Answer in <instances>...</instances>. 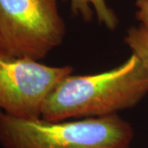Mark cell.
Segmentation results:
<instances>
[{
    "instance_id": "52a82bcc",
    "label": "cell",
    "mask_w": 148,
    "mask_h": 148,
    "mask_svg": "<svg viewBox=\"0 0 148 148\" xmlns=\"http://www.w3.org/2000/svg\"><path fill=\"white\" fill-rule=\"evenodd\" d=\"M136 7L138 10L135 16L144 26L148 27V0H137Z\"/></svg>"
},
{
    "instance_id": "ba28073f",
    "label": "cell",
    "mask_w": 148,
    "mask_h": 148,
    "mask_svg": "<svg viewBox=\"0 0 148 148\" xmlns=\"http://www.w3.org/2000/svg\"><path fill=\"white\" fill-rule=\"evenodd\" d=\"M0 53H2V48H1V42H0Z\"/></svg>"
},
{
    "instance_id": "6da1fadb",
    "label": "cell",
    "mask_w": 148,
    "mask_h": 148,
    "mask_svg": "<svg viewBox=\"0 0 148 148\" xmlns=\"http://www.w3.org/2000/svg\"><path fill=\"white\" fill-rule=\"evenodd\" d=\"M148 94V73L132 54L116 68L69 75L49 95L41 118L50 122L112 115L137 106Z\"/></svg>"
},
{
    "instance_id": "277c9868",
    "label": "cell",
    "mask_w": 148,
    "mask_h": 148,
    "mask_svg": "<svg viewBox=\"0 0 148 148\" xmlns=\"http://www.w3.org/2000/svg\"><path fill=\"white\" fill-rule=\"evenodd\" d=\"M73 71L70 66L0 53V110L20 119H40L49 95Z\"/></svg>"
},
{
    "instance_id": "5b68a950",
    "label": "cell",
    "mask_w": 148,
    "mask_h": 148,
    "mask_svg": "<svg viewBox=\"0 0 148 148\" xmlns=\"http://www.w3.org/2000/svg\"><path fill=\"white\" fill-rule=\"evenodd\" d=\"M71 9L75 15L82 16L88 22L93 16L95 11L97 20L106 28L114 31L119 24L118 17L114 11L108 6L106 0H69Z\"/></svg>"
},
{
    "instance_id": "7a4b0ae2",
    "label": "cell",
    "mask_w": 148,
    "mask_h": 148,
    "mask_svg": "<svg viewBox=\"0 0 148 148\" xmlns=\"http://www.w3.org/2000/svg\"><path fill=\"white\" fill-rule=\"evenodd\" d=\"M132 125L118 114L75 121L26 119L0 110L3 148H130Z\"/></svg>"
},
{
    "instance_id": "3957f363",
    "label": "cell",
    "mask_w": 148,
    "mask_h": 148,
    "mask_svg": "<svg viewBox=\"0 0 148 148\" xmlns=\"http://www.w3.org/2000/svg\"><path fill=\"white\" fill-rule=\"evenodd\" d=\"M65 34L57 0H0L3 54L39 61L62 44Z\"/></svg>"
},
{
    "instance_id": "8992f818",
    "label": "cell",
    "mask_w": 148,
    "mask_h": 148,
    "mask_svg": "<svg viewBox=\"0 0 148 148\" xmlns=\"http://www.w3.org/2000/svg\"><path fill=\"white\" fill-rule=\"evenodd\" d=\"M124 42L148 73V27L140 24L127 31Z\"/></svg>"
}]
</instances>
